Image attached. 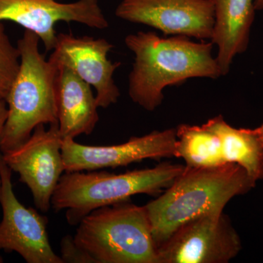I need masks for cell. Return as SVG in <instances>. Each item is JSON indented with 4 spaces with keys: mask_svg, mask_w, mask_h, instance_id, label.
<instances>
[{
    "mask_svg": "<svg viewBox=\"0 0 263 263\" xmlns=\"http://www.w3.org/2000/svg\"><path fill=\"white\" fill-rule=\"evenodd\" d=\"M135 54L129 76V95L135 103L153 111L163 101V90L194 78L216 79L221 72L213 57V43L190 37H161L154 32H138L125 37Z\"/></svg>",
    "mask_w": 263,
    "mask_h": 263,
    "instance_id": "6da1fadb",
    "label": "cell"
},
{
    "mask_svg": "<svg viewBox=\"0 0 263 263\" xmlns=\"http://www.w3.org/2000/svg\"><path fill=\"white\" fill-rule=\"evenodd\" d=\"M256 183L237 164L209 167L185 165L171 186L145 205L157 248L186 221L223 212L233 197L248 193Z\"/></svg>",
    "mask_w": 263,
    "mask_h": 263,
    "instance_id": "7a4b0ae2",
    "label": "cell"
},
{
    "mask_svg": "<svg viewBox=\"0 0 263 263\" xmlns=\"http://www.w3.org/2000/svg\"><path fill=\"white\" fill-rule=\"evenodd\" d=\"M39 37L24 31L18 41L20 68L5 99L8 117L0 136V152L25 143L40 124L58 123L55 82L58 67L39 49Z\"/></svg>",
    "mask_w": 263,
    "mask_h": 263,
    "instance_id": "3957f363",
    "label": "cell"
},
{
    "mask_svg": "<svg viewBox=\"0 0 263 263\" xmlns=\"http://www.w3.org/2000/svg\"><path fill=\"white\" fill-rule=\"evenodd\" d=\"M185 166L162 163L152 168L114 174L106 171L65 172L51 198L56 212L66 209L70 226H78L90 212L145 194L158 197L182 174Z\"/></svg>",
    "mask_w": 263,
    "mask_h": 263,
    "instance_id": "277c9868",
    "label": "cell"
},
{
    "mask_svg": "<svg viewBox=\"0 0 263 263\" xmlns=\"http://www.w3.org/2000/svg\"><path fill=\"white\" fill-rule=\"evenodd\" d=\"M73 237L96 263H158L146 208L129 200L90 212Z\"/></svg>",
    "mask_w": 263,
    "mask_h": 263,
    "instance_id": "5b68a950",
    "label": "cell"
},
{
    "mask_svg": "<svg viewBox=\"0 0 263 263\" xmlns=\"http://www.w3.org/2000/svg\"><path fill=\"white\" fill-rule=\"evenodd\" d=\"M241 240L223 212L186 221L157 248L158 263H228L240 253Z\"/></svg>",
    "mask_w": 263,
    "mask_h": 263,
    "instance_id": "8992f818",
    "label": "cell"
},
{
    "mask_svg": "<svg viewBox=\"0 0 263 263\" xmlns=\"http://www.w3.org/2000/svg\"><path fill=\"white\" fill-rule=\"evenodd\" d=\"M63 138L58 123L36 127L25 143L2 154L5 163L19 175L21 182L32 194L36 208L43 213L51 208V198L65 173L62 146Z\"/></svg>",
    "mask_w": 263,
    "mask_h": 263,
    "instance_id": "52a82bcc",
    "label": "cell"
},
{
    "mask_svg": "<svg viewBox=\"0 0 263 263\" xmlns=\"http://www.w3.org/2000/svg\"><path fill=\"white\" fill-rule=\"evenodd\" d=\"M12 172L0 154V250L17 252L28 263H63L50 245L47 217L24 206L15 196Z\"/></svg>",
    "mask_w": 263,
    "mask_h": 263,
    "instance_id": "ba28073f",
    "label": "cell"
},
{
    "mask_svg": "<svg viewBox=\"0 0 263 263\" xmlns=\"http://www.w3.org/2000/svg\"><path fill=\"white\" fill-rule=\"evenodd\" d=\"M176 129L154 131L112 146H88L64 138L62 154L65 172L126 167L135 162L175 157Z\"/></svg>",
    "mask_w": 263,
    "mask_h": 263,
    "instance_id": "9c48e42d",
    "label": "cell"
},
{
    "mask_svg": "<svg viewBox=\"0 0 263 263\" xmlns=\"http://www.w3.org/2000/svg\"><path fill=\"white\" fill-rule=\"evenodd\" d=\"M118 18L153 27L166 35L211 40L214 25L212 0H122Z\"/></svg>",
    "mask_w": 263,
    "mask_h": 263,
    "instance_id": "30bf717a",
    "label": "cell"
},
{
    "mask_svg": "<svg viewBox=\"0 0 263 263\" xmlns=\"http://www.w3.org/2000/svg\"><path fill=\"white\" fill-rule=\"evenodd\" d=\"M0 0V22L9 21L37 34L46 51L56 43V24L76 22L91 28L104 29L108 22L100 0Z\"/></svg>",
    "mask_w": 263,
    "mask_h": 263,
    "instance_id": "8fae6325",
    "label": "cell"
},
{
    "mask_svg": "<svg viewBox=\"0 0 263 263\" xmlns=\"http://www.w3.org/2000/svg\"><path fill=\"white\" fill-rule=\"evenodd\" d=\"M113 48V45L104 38L60 33L48 60L58 68L72 70L93 86L99 108H107L117 103L120 97L114 74L121 62L113 63L108 58Z\"/></svg>",
    "mask_w": 263,
    "mask_h": 263,
    "instance_id": "7c38bea8",
    "label": "cell"
},
{
    "mask_svg": "<svg viewBox=\"0 0 263 263\" xmlns=\"http://www.w3.org/2000/svg\"><path fill=\"white\" fill-rule=\"evenodd\" d=\"M58 69L55 95L60 134L63 139L90 135L99 122V107L91 86L72 70Z\"/></svg>",
    "mask_w": 263,
    "mask_h": 263,
    "instance_id": "4fadbf2b",
    "label": "cell"
},
{
    "mask_svg": "<svg viewBox=\"0 0 263 263\" xmlns=\"http://www.w3.org/2000/svg\"><path fill=\"white\" fill-rule=\"evenodd\" d=\"M214 25L212 43L218 47L216 61L221 75L229 72L237 55L248 48L249 35L253 24L254 0H212Z\"/></svg>",
    "mask_w": 263,
    "mask_h": 263,
    "instance_id": "5bb4252c",
    "label": "cell"
},
{
    "mask_svg": "<svg viewBox=\"0 0 263 263\" xmlns=\"http://www.w3.org/2000/svg\"><path fill=\"white\" fill-rule=\"evenodd\" d=\"M204 124L220 139L227 163L238 164L257 182L263 179V146L253 129L233 127L222 116L209 119Z\"/></svg>",
    "mask_w": 263,
    "mask_h": 263,
    "instance_id": "9a60e30c",
    "label": "cell"
},
{
    "mask_svg": "<svg viewBox=\"0 0 263 263\" xmlns=\"http://www.w3.org/2000/svg\"><path fill=\"white\" fill-rule=\"evenodd\" d=\"M176 129L177 141L175 157L182 158L186 166L209 167L227 163L220 139L205 124H181Z\"/></svg>",
    "mask_w": 263,
    "mask_h": 263,
    "instance_id": "2e32d148",
    "label": "cell"
},
{
    "mask_svg": "<svg viewBox=\"0 0 263 263\" xmlns=\"http://www.w3.org/2000/svg\"><path fill=\"white\" fill-rule=\"evenodd\" d=\"M18 46L10 41L3 22H0V101H5L20 68Z\"/></svg>",
    "mask_w": 263,
    "mask_h": 263,
    "instance_id": "e0dca14e",
    "label": "cell"
},
{
    "mask_svg": "<svg viewBox=\"0 0 263 263\" xmlns=\"http://www.w3.org/2000/svg\"><path fill=\"white\" fill-rule=\"evenodd\" d=\"M63 263H96L92 257L76 243L74 237L65 235L61 241V255Z\"/></svg>",
    "mask_w": 263,
    "mask_h": 263,
    "instance_id": "ac0fdd59",
    "label": "cell"
},
{
    "mask_svg": "<svg viewBox=\"0 0 263 263\" xmlns=\"http://www.w3.org/2000/svg\"><path fill=\"white\" fill-rule=\"evenodd\" d=\"M7 117H8V108H7L6 103L5 101H0V136H1ZM1 186L2 181L0 177V190H1Z\"/></svg>",
    "mask_w": 263,
    "mask_h": 263,
    "instance_id": "d6986e66",
    "label": "cell"
},
{
    "mask_svg": "<svg viewBox=\"0 0 263 263\" xmlns=\"http://www.w3.org/2000/svg\"><path fill=\"white\" fill-rule=\"evenodd\" d=\"M253 130L254 133L258 137L259 140L260 141L263 146V123L260 126H259L258 127L254 128Z\"/></svg>",
    "mask_w": 263,
    "mask_h": 263,
    "instance_id": "ffe728a7",
    "label": "cell"
},
{
    "mask_svg": "<svg viewBox=\"0 0 263 263\" xmlns=\"http://www.w3.org/2000/svg\"><path fill=\"white\" fill-rule=\"evenodd\" d=\"M254 8L256 10H263V0H254Z\"/></svg>",
    "mask_w": 263,
    "mask_h": 263,
    "instance_id": "44dd1931",
    "label": "cell"
},
{
    "mask_svg": "<svg viewBox=\"0 0 263 263\" xmlns=\"http://www.w3.org/2000/svg\"><path fill=\"white\" fill-rule=\"evenodd\" d=\"M3 262V257L0 256V263Z\"/></svg>",
    "mask_w": 263,
    "mask_h": 263,
    "instance_id": "7402d4cb",
    "label": "cell"
}]
</instances>
